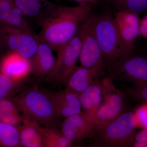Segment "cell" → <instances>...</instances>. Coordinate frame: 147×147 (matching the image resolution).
I'll return each instance as SVG.
<instances>
[{"label":"cell","instance_id":"6da1fadb","mask_svg":"<svg viewBox=\"0 0 147 147\" xmlns=\"http://www.w3.org/2000/svg\"><path fill=\"white\" fill-rule=\"evenodd\" d=\"M94 6L90 4L68 6L48 2L38 22L40 27L38 39L49 44L57 53L75 36Z\"/></svg>","mask_w":147,"mask_h":147},{"label":"cell","instance_id":"7a4b0ae2","mask_svg":"<svg viewBox=\"0 0 147 147\" xmlns=\"http://www.w3.org/2000/svg\"><path fill=\"white\" fill-rule=\"evenodd\" d=\"M11 99L23 115L40 125L52 126L57 119L50 93L29 88L22 90Z\"/></svg>","mask_w":147,"mask_h":147},{"label":"cell","instance_id":"3957f363","mask_svg":"<svg viewBox=\"0 0 147 147\" xmlns=\"http://www.w3.org/2000/svg\"><path fill=\"white\" fill-rule=\"evenodd\" d=\"M137 125L136 114L124 111L92 137L94 138V146L132 147Z\"/></svg>","mask_w":147,"mask_h":147},{"label":"cell","instance_id":"277c9868","mask_svg":"<svg viewBox=\"0 0 147 147\" xmlns=\"http://www.w3.org/2000/svg\"><path fill=\"white\" fill-rule=\"evenodd\" d=\"M105 72L114 81L147 86V54L133 50L105 66Z\"/></svg>","mask_w":147,"mask_h":147},{"label":"cell","instance_id":"5b68a950","mask_svg":"<svg viewBox=\"0 0 147 147\" xmlns=\"http://www.w3.org/2000/svg\"><path fill=\"white\" fill-rule=\"evenodd\" d=\"M94 30L105 68V66L126 54L113 14L108 12L96 14Z\"/></svg>","mask_w":147,"mask_h":147},{"label":"cell","instance_id":"8992f818","mask_svg":"<svg viewBox=\"0 0 147 147\" xmlns=\"http://www.w3.org/2000/svg\"><path fill=\"white\" fill-rule=\"evenodd\" d=\"M99 82L102 88V99L96 116L93 135L124 112L126 96L123 91L116 88L114 80L107 74L102 77Z\"/></svg>","mask_w":147,"mask_h":147},{"label":"cell","instance_id":"52a82bcc","mask_svg":"<svg viewBox=\"0 0 147 147\" xmlns=\"http://www.w3.org/2000/svg\"><path fill=\"white\" fill-rule=\"evenodd\" d=\"M82 32L81 26L74 36L57 52L55 65L47 76L58 85L65 86L69 78L77 67L76 62L82 50Z\"/></svg>","mask_w":147,"mask_h":147},{"label":"cell","instance_id":"ba28073f","mask_svg":"<svg viewBox=\"0 0 147 147\" xmlns=\"http://www.w3.org/2000/svg\"><path fill=\"white\" fill-rule=\"evenodd\" d=\"M0 38L7 51L16 52L30 59L39 44L34 32L6 24H0Z\"/></svg>","mask_w":147,"mask_h":147},{"label":"cell","instance_id":"9c48e42d","mask_svg":"<svg viewBox=\"0 0 147 147\" xmlns=\"http://www.w3.org/2000/svg\"><path fill=\"white\" fill-rule=\"evenodd\" d=\"M95 14L91 12L81 25L82 44L79 59L81 66L84 67L105 68L102 53L95 34Z\"/></svg>","mask_w":147,"mask_h":147},{"label":"cell","instance_id":"30bf717a","mask_svg":"<svg viewBox=\"0 0 147 147\" xmlns=\"http://www.w3.org/2000/svg\"><path fill=\"white\" fill-rule=\"evenodd\" d=\"M113 15L125 53L131 52L135 50V42L140 35L139 14L129 11H119Z\"/></svg>","mask_w":147,"mask_h":147},{"label":"cell","instance_id":"8fae6325","mask_svg":"<svg viewBox=\"0 0 147 147\" xmlns=\"http://www.w3.org/2000/svg\"><path fill=\"white\" fill-rule=\"evenodd\" d=\"M0 72L15 81L23 82L32 74L31 60L16 52L7 51L0 59Z\"/></svg>","mask_w":147,"mask_h":147},{"label":"cell","instance_id":"7c38bea8","mask_svg":"<svg viewBox=\"0 0 147 147\" xmlns=\"http://www.w3.org/2000/svg\"><path fill=\"white\" fill-rule=\"evenodd\" d=\"M106 75L103 67H77L65 85V89L80 94Z\"/></svg>","mask_w":147,"mask_h":147},{"label":"cell","instance_id":"4fadbf2b","mask_svg":"<svg viewBox=\"0 0 147 147\" xmlns=\"http://www.w3.org/2000/svg\"><path fill=\"white\" fill-rule=\"evenodd\" d=\"M61 126V131L74 146L93 136V128L82 113L65 118Z\"/></svg>","mask_w":147,"mask_h":147},{"label":"cell","instance_id":"5bb4252c","mask_svg":"<svg viewBox=\"0 0 147 147\" xmlns=\"http://www.w3.org/2000/svg\"><path fill=\"white\" fill-rule=\"evenodd\" d=\"M50 94L57 119L82 113L79 94L64 89Z\"/></svg>","mask_w":147,"mask_h":147},{"label":"cell","instance_id":"9a60e30c","mask_svg":"<svg viewBox=\"0 0 147 147\" xmlns=\"http://www.w3.org/2000/svg\"><path fill=\"white\" fill-rule=\"evenodd\" d=\"M99 81L79 94L82 115L93 129L96 113L102 99Z\"/></svg>","mask_w":147,"mask_h":147},{"label":"cell","instance_id":"2e32d148","mask_svg":"<svg viewBox=\"0 0 147 147\" xmlns=\"http://www.w3.org/2000/svg\"><path fill=\"white\" fill-rule=\"evenodd\" d=\"M53 52L49 44L39 40L37 50L31 59L32 74L36 77H47L52 71L56 61Z\"/></svg>","mask_w":147,"mask_h":147},{"label":"cell","instance_id":"e0dca14e","mask_svg":"<svg viewBox=\"0 0 147 147\" xmlns=\"http://www.w3.org/2000/svg\"><path fill=\"white\" fill-rule=\"evenodd\" d=\"M24 16L12 0L0 1V24L10 25L33 32Z\"/></svg>","mask_w":147,"mask_h":147},{"label":"cell","instance_id":"ac0fdd59","mask_svg":"<svg viewBox=\"0 0 147 147\" xmlns=\"http://www.w3.org/2000/svg\"><path fill=\"white\" fill-rule=\"evenodd\" d=\"M23 115L24 120L17 126L21 146L45 147L43 137L38 127L39 124Z\"/></svg>","mask_w":147,"mask_h":147},{"label":"cell","instance_id":"d6986e66","mask_svg":"<svg viewBox=\"0 0 147 147\" xmlns=\"http://www.w3.org/2000/svg\"><path fill=\"white\" fill-rule=\"evenodd\" d=\"M25 17L35 19L38 22L43 15L48 0H12Z\"/></svg>","mask_w":147,"mask_h":147},{"label":"cell","instance_id":"ffe728a7","mask_svg":"<svg viewBox=\"0 0 147 147\" xmlns=\"http://www.w3.org/2000/svg\"><path fill=\"white\" fill-rule=\"evenodd\" d=\"M19 112L11 98H0V121L18 126L24 118V115Z\"/></svg>","mask_w":147,"mask_h":147},{"label":"cell","instance_id":"44dd1931","mask_svg":"<svg viewBox=\"0 0 147 147\" xmlns=\"http://www.w3.org/2000/svg\"><path fill=\"white\" fill-rule=\"evenodd\" d=\"M38 127L43 137L45 147H73L70 141L67 139L61 131L52 126L42 127L40 125Z\"/></svg>","mask_w":147,"mask_h":147},{"label":"cell","instance_id":"7402d4cb","mask_svg":"<svg viewBox=\"0 0 147 147\" xmlns=\"http://www.w3.org/2000/svg\"><path fill=\"white\" fill-rule=\"evenodd\" d=\"M18 127L0 121V147H20Z\"/></svg>","mask_w":147,"mask_h":147},{"label":"cell","instance_id":"603a6c76","mask_svg":"<svg viewBox=\"0 0 147 147\" xmlns=\"http://www.w3.org/2000/svg\"><path fill=\"white\" fill-rule=\"evenodd\" d=\"M23 89V82L15 81L0 72V98H12Z\"/></svg>","mask_w":147,"mask_h":147},{"label":"cell","instance_id":"cb8c5ba5","mask_svg":"<svg viewBox=\"0 0 147 147\" xmlns=\"http://www.w3.org/2000/svg\"><path fill=\"white\" fill-rule=\"evenodd\" d=\"M117 10L129 11L138 13L147 11V0H106Z\"/></svg>","mask_w":147,"mask_h":147},{"label":"cell","instance_id":"d4e9b609","mask_svg":"<svg viewBox=\"0 0 147 147\" xmlns=\"http://www.w3.org/2000/svg\"><path fill=\"white\" fill-rule=\"evenodd\" d=\"M123 92L126 96L147 104V85L142 86H132L127 87Z\"/></svg>","mask_w":147,"mask_h":147},{"label":"cell","instance_id":"484cf974","mask_svg":"<svg viewBox=\"0 0 147 147\" xmlns=\"http://www.w3.org/2000/svg\"><path fill=\"white\" fill-rule=\"evenodd\" d=\"M132 147H147V127L136 132Z\"/></svg>","mask_w":147,"mask_h":147},{"label":"cell","instance_id":"4316f807","mask_svg":"<svg viewBox=\"0 0 147 147\" xmlns=\"http://www.w3.org/2000/svg\"><path fill=\"white\" fill-rule=\"evenodd\" d=\"M140 35L147 39V14L140 21Z\"/></svg>","mask_w":147,"mask_h":147},{"label":"cell","instance_id":"83f0119b","mask_svg":"<svg viewBox=\"0 0 147 147\" xmlns=\"http://www.w3.org/2000/svg\"><path fill=\"white\" fill-rule=\"evenodd\" d=\"M69 1L77 3L78 5L90 4L95 6L101 3L102 0H69Z\"/></svg>","mask_w":147,"mask_h":147},{"label":"cell","instance_id":"f1b7e54d","mask_svg":"<svg viewBox=\"0 0 147 147\" xmlns=\"http://www.w3.org/2000/svg\"><path fill=\"white\" fill-rule=\"evenodd\" d=\"M7 51V50L6 49L5 46L4 45L3 43L0 38V59L3 57V55L5 54Z\"/></svg>","mask_w":147,"mask_h":147},{"label":"cell","instance_id":"f546056e","mask_svg":"<svg viewBox=\"0 0 147 147\" xmlns=\"http://www.w3.org/2000/svg\"><path fill=\"white\" fill-rule=\"evenodd\" d=\"M55 1H60L61 0H55Z\"/></svg>","mask_w":147,"mask_h":147},{"label":"cell","instance_id":"4dcf8cb0","mask_svg":"<svg viewBox=\"0 0 147 147\" xmlns=\"http://www.w3.org/2000/svg\"><path fill=\"white\" fill-rule=\"evenodd\" d=\"M1 1V0H0V1Z\"/></svg>","mask_w":147,"mask_h":147}]
</instances>
